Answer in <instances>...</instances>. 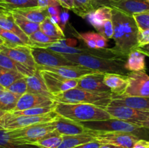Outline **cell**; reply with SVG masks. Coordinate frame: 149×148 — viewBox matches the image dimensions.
I'll list each match as a JSON object with an SVG mask.
<instances>
[{
	"mask_svg": "<svg viewBox=\"0 0 149 148\" xmlns=\"http://www.w3.org/2000/svg\"><path fill=\"white\" fill-rule=\"evenodd\" d=\"M113 39L115 46L112 49L120 56L127 57L138 47V29L133 16L128 15L112 8Z\"/></svg>",
	"mask_w": 149,
	"mask_h": 148,
	"instance_id": "cell-1",
	"label": "cell"
},
{
	"mask_svg": "<svg viewBox=\"0 0 149 148\" xmlns=\"http://www.w3.org/2000/svg\"><path fill=\"white\" fill-rule=\"evenodd\" d=\"M77 65L103 73H116L127 75L130 71L125 68L127 57H106L90 54L63 55Z\"/></svg>",
	"mask_w": 149,
	"mask_h": 148,
	"instance_id": "cell-2",
	"label": "cell"
},
{
	"mask_svg": "<svg viewBox=\"0 0 149 148\" xmlns=\"http://www.w3.org/2000/svg\"><path fill=\"white\" fill-rule=\"evenodd\" d=\"M54 111L61 117L76 122L97 121L111 118L104 108L90 104H71L56 102Z\"/></svg>",
	"mask_w": 149,
	"mask_h": 148,
	"instance_id": "cell-3",
	"label": "cell"
},
{
	"mask_svg": "<svg viewBox=\"0 0 149 148\" xmlns=\"http://www.w3.org/2000/svg\"><path fill=\"white\" fill-rule=\"evenodd\" d=\"M55 100L58 102L71 104H90L106 109L111 102V92L91 91L83 89L76 88L55 94Z\"/></svg>",
	"mask_w": 149,
	"mask_h": 148,
	"instance_id": "cell-4",
	"label": "cell"
},
{
	"mask_svg": "<svg viewBox=\"0 0 149 148\" xmlns=\"http://www.w3.org/2000/svg\"><path fill=\"white\" fill-rule=\"evenodd\" d=\"M86 129L95 131H119L127 132L135 134L141 138V135L144 133L147 129L141 127L135 123H130L125 120L116 118H110L108 120H97V121L79 122Z\"/></svg>",
	"mask_w": 149,
	"mask_h": 148,
	"instance_id": "cell-5",
	"label": "cell"
},
{
	"mask_svg": "<svg viewBox=\"0 0 149 148\" xmlns=\"http://www.w3.org/2000/svg\"><path fill=\"white\" fill-rule=\"evenodd\" d=\"M55 111L42 115H17L12 113H4L0 116V126L5 130H15L31 125L52 122L58 117Z\"/></svg>",
	"mask_w": 149,
	"mask_h": 148,
	"instance_id": "cell-6",
	"label": "cell"
},
{
	"mask_svg": "<svg viewBox=\"0 0 149 148\" xmlns=\"http://www.w3.org/2000/svg\"><path fill=\"white\" fill-rule=\"evenodd\" d=\"M55 130L52 122L31 125L27 127L9 131L15 139L23 145H32L50 132Z\"/></svg>",
	"mask_w": 149,
	"mask_h": 148,
	"instance_id": "cell-7",
	"label": "cell"
},
{
	"mask_svg": "<svg viewBox=\"0 0 149 148\" xmlns=\"http://www.w3.org/2000/svg\"><path fill=\"white\" fill-rule=\"evenodd\" d=\"M90 134L94 137V139L102 145H116L123 148H133L135 144L141 139L135 134L127 132L119 131H95L87 129Z\"/></svg>",
	"mask_w": 149,
	"mask_h": 148,
	"instance_id": "cell-8",
	"label": "cell"
},
{
	"mask_svg": "<svg viewBox=\"0 0 149 148\" xmlns=\"http://www.w3.org/2000/svg\"><path fill=\"white\" fill-rule=\"evenodd\" d=\"M105 110L109 113L111 118L120 119L138 126H140L141 122L149 118V111L138 110L125 105L110 103Z\"/></svg>",
	"mask_w": 149,
	"mask_h": 148,
	"instance_id": "cell-9",
	"label": "cell"
},
{
	"mask_svg": "<svg viewBox=\"0 0 149 148\" xmlns=\"http://www.w3.org/2000/svg\"><path fill=\"white\" fill-rule=\"evenodd\" d=\"M31 53L37 66L61 67L77 65L63 57L62 54L57 53L47 48L31 47Z\"/></svg>",
	"mask_w": 149,
	"mask_h": 148,
	"instance_id": "cell-10",
	"label": "cell"
},
{
	"mask_svg": "<svg viewBox=\"0 0 149 148\" xmlns=\"http://www.w3.org/2000/svg\"><path fill=\"white\" fill-rule=\"evenodd\" d=\"M127 77V86L122 95L149 97V75L146 71H132Z\"/></svg>",
	"mask_w": 149,
	"mask_h": 148,
	"instance_id": "cell-11",
	"label": "cell"
},
{
	"mask_svg": "<svg viewBox=\"0 0 149 148\" xmlns=\"http://www.w3.org/2000/svg\"><path fill=\"white\" fill-rule=\"evenodd\" d=\"M0 52L19 63L29 68L37 69V65L33 57L30 46L7 44L4 43L0 46Z\"/></svg>",
	"mask_w": 149,
	"mask_h": 148,
	"instance_id": "cell-12",
	"label": "cell"
},
{
	"mask_svg": "<svg viewBox=\"0 0 149 148\" xmlns=\"http://www.w3.org/2000/svg\"><path fill=\"white\" fill-rule=\"evenodd\" d=\"M49 92L53 95L77 87L79 79H67L60 75L46 71H40Z\"/></svg>",
	"mask_w": 149,
	"mask_h": 148,
	"instance_id": "cell-13",
	"label": "cell"
},
{
	"mask_svg": "<svg viewBox=\"0 0 149 148\" xmlns=\"http://www.w3.org/2000/svg\"><path fill=\"white\" fill-rule=\"evenodd\" d=\"M37 69L39 71H46L54 73L67 79H79L87 75L98 73V71H93L79 65L61 67L37 66Z\"/></svg>",
	"mask_w": 149,
	"mask_h": 148,
	"instance_id": "cell-14",
	"label": "cell"
},
{
	"mask_svg": "<svg viewBox=\"0 0 149 148\" xmlns=\"http://www.w3.org/2000/svg\"><path fill=\"white\" fill-rule=\"evenodd\" d=\"M55 104H56V101L49 97L27 92L20 97L15 108L12 112L20 111V110H27V109L33 108V107H46V106L53 105Z\"/></svg>",
	"mask_w": 149,
	"mask_h": 148,
	"instance_id": "cell-15",
	"label": "cell"
},
{
	"mask_svg": "<svg viewBox=\"0 0 149 148\" xmlns=\"http://www.w3.org/2000/svg\"><path fill=\"white\" fill-rule=\"evenodd\" d=\"M109 7L131 16L149 11V2L147 0H116L111 3Z\"/></svg>",
	"mask_w": 149,
	"mask_h": 148,
	"instance_id": "cell-16",
	"label": "cell"
},
{
	"mask_svg": "<svg viewBox=\"0 0 149 148\" xmlns=\"http://www.w3.org/2000/svg\"><path fill=\"white\" fill-rule=\"evenodd\" d=\"M105 73H96L87 75L79 78L77 87L91 91L98 92H111V90L103 81Z\"/></svg>",
	"mask_w": 149,
	"mask_h": 148,
	"instance_id": "cell-17",
	"label": "cell"
},
{
	"mask_svg": "<svg viewBox=\"0 0 149 148\" xmlns=\"http://www.w3.org/2000/svg\"><path fill=\"white\" fill-rule=\"evenodd\" d=\"M52 123L55 130L62 135H78L87 132V129L83 126L81 123L60 115Z\"/></svg>",
	"mask_w": 149,
	"mask_h": 148,
	"instance_id": "cell-18",
	"label": "cell"
},
{
	"mask_svg": "<svg viewBox=\"0 0 149 148\" xmlns=\"http://www.w3.org/2000/svg\"><path fill=\"white\" fill-rule=\"evenodd\" d=\"M26 79L28 86L27 92L39 94L55 100V97L48 90L39 69H36L33 75L26 77Z\"/></svg>",
	"mask_w": 149,
	"mask_h": 148,
	"instance_id": "cell-19",
	"label": "cell"
},
{
	"mask_svg": "<svg viewBox=\"0 0 149 148\" xmlns=\"http://www.w3.org/2000/svg\"><path fill=\"white\" fill-rule=\"evenodd\" d=\"M104 84L110 89L113 95H122L126 91L128 84V77L126 75L116 73H105Z\"/></svg>",
	"mask_w": 149,
	"mask_h": 148,
	"instance_id": "cell-20",
	"label": "cell"
},
{
	"mask_svg": "<svg viewBox=\"0 0 149 148\" xmlns=\"http://www.w3.org/2000/svg\"><path fill=\"white\" fill-rule=\"evenodd\" d=\"M111 103L115 104L125 105L138 110L149 111V97H128L125 95H113Z\"/></svg>",
	"mask_w": 149,
	"mask_h": 148,
	"instance_id": "cell-21",
	"label": "cell"
},
{
	"mask_svg": "<svg viewBox=\"0 0 149 148\" xmlns=\"http://www.w3.org/2000/svg\"><path fill=\"white\" fill-rule=\"evenodd\" d=\"M11 12L18 13L19 15L23 16L29 21L39 23V24H41L47 18L50 17L48 12L47 7H40L39 6L34 7H29V8L17 9V10H12Z\"/></svg>",
	"mask_w": 149,
	"mask_h": 148,
	"instance_id": "cell-22",
	"label": "cell"
},
{
	"mask_svg": "<svg viewBox=\"0 0 149 148\" xmlns=\"http://www.w3.org/2000/svg\"><path fill=\"white\" fill-rule=\"evenodd\" d=\"M0 27L15 33L28 46H33L31 41L29 40V36L19 28L10 12L7 14H0Z\"/></svg>",
	"mask_w": 149,
	"mask_h": 148,
	"instance_id": "cell-23",
	"label": "cell"
},
{
	"mask_svg": "<svg viewBox=\"0 0 149 148\" xmlns=\"http://www.w3.org/2000/svg\"><path fill=\"white\" fill-rule=\"evenodd\" d=\"M0 68L17 71L22 73L26 77L33 75L36 71V69L29 68L23 64L13 60L7 55L1 53V52H0Z\"/></svg>",
	"mask_w": 149,
	"mask_h": 148,
	"instance_id": "cell-24",
	"label": "cell"
},
{
	"mask_svg": "<svg viewBox=\"0 0 149 148\" xmlns=\"http://www.w3.org/2000/svg\"><path fill=\"white\" fill-rule=\"evenodd\" d=\"M77 35L90 49H105L108 46V39L99 33L87 32Z\"/></svg>",
	"mask_w": 149,
	"mask_h": 148,
	"instance_id": "cell-25",
	"label": "cell"
},
{
	"mask_svg": "<svg viewBox=\"0 0 149 148\" xmlns=\"http://www.w3.org/2000/svg\"><path fill=\"white\" fill-rule=\"evenodd\" d=\"M95 140L94 137L88 131L78 135H63V141L58 148H74Z\"/></svg>",
	"mask_w": 149,
	"mask_h": 148,
	"instance_id": "cell-26",
	"label": "cell"
},
{
	"mask_svg": "<svg viewBox=\"0 0 149 148\" xmlns=\"http://www.w3.org/2000/svg\"><path fill=\"white\" fill-rule=\"evenodd\" d=\"M127 70L132 71H146V55L138 50H133L127 55L125 64Z\"/></svg>",
	"mask_w": 149,
	"mask_h": 148,
	"instance_id": "cell-27",
	"label": "cell"
},
{
	"mask_svg": "<svg viewBox=\"0 0 149 148\" xmlns=\"http://www.w3.org/2000/svg\"><path fill=\"white\" fill-rule=\"evenodd\" d=\"M112 8L108 6L100 7L89 13L85 17L86 20L93 26H98L106 20H111Z\"/></svg>",
	"mask_w": 149,
	"mask_h": 148,
	"instance_id": "cell-28",
	"label": "cell"
},
{
	"mask_svg": "<svg viewBox=\"0 0 149 148\" xmlns=\"http://www.w3.org/2000/svg\"><path fill=\"white\" fill-rule=\"evenodd\" d=\"M21 96L5 89L0 94V111L10 113L15 108L18 100Z\"/></svg>",
	"mask_w": 149,
	"mask_h": 148,
	"instance_id": "cell-29",
	"label": "cell"
},
{
	"mask_svg": "<svg viewBox=\"0 0 149 148\" xmlns=\"http://www.w3.org/2000/svg\"><path fill=\"white\" fill-rule=\"evenodd\" d=\"M63 141V135L56 130L50 132L32 145L40 148H58Z\"/></svg>",
	"mask_w": 149,
	"mask_h": 148,
	"instance_id": "cell-30",
	"label": "cell"
},
{
	"mask_svg": "<svg viewBox=\"0 0 149 148\" xmlns=\"http://www.w3.org/2000/svg\"><path fill=\"white\" fill-rule=\"evenodd\" d=\"M39 30L53 39H58V40H62L65 39L63 30L61 28V26L52 23L49 17L47 18L45 21L41 23Z\"/></svg>",
	"mask_w": 149,
	"mask_h": 148,
	"instance_id": "cell-31",
	"label": "cell"
},
{
	"mask_svg": "<svg viewBox=\"0 0 149 148\" xmlns=\"http://www.w3.org/2000/svg\"><path fill=\"white\" fill-rule=\"evenodd\" d=\"M10 13L12 14L15 21L19 26V28L28 36H30L31 35L40 29V24H39V23L29 21L27 19L25 18L23 16L20 15L18 13H16L15 12H10Z\"/></svg>",
	"mask_w": 149,
	"mask_h": 148,
	"instance_id": "cell-32",
	"label": "cell"
},
{
	"mask_svg": "<svg viewBox=\"0 0 149 148\" xmlns=\"http://www.w3.org/2000/svg\"><path fill=\"white\" fill-rule=\"evenodd\" d=\"M29 40L32 43L33 46L31 47H41L46 48L49 45L52 44L54 43H56L58 41V39H53L50 36H47L42 30H39L33 33V34L29 36Z\"/></svg>",
	"mask_w": 149,
	"mask_h": 148,
	"instance_id": "cell-33",
	"label": "cell"
},
{
	"mask_svg": "<svg viewBox=\"0 0 149 148\" xmlns=\"http://www.w3.org/2000/svg\"><path fill=\"white\" fill-rule=\"evenodd\" d=\"M25 77V75L17 71L0 68V85L5 89L8 88L17 80Z\"/></svg>",
	"mask_w": 149,
	"mask_h": 148,
	"instance_id": "cell-34",
	"label": "cell"
},
{
	"mask_svg": "<svg viewBox=\"0 0 149 148\" xmlns=\"http://www.w3.org/2000/svg\"><path fill=\"white\" fill-rule=\"evenodd\" d=\"M27 146L15 139L8 130H0V148H26Z\"/></svg>",
	"mask_w": 149,
	"mask_h": 148,
	"instance_id": "cell-35",
	"label": "cell"
},
{
	"mask_svg": "<svg viewBox=\"0 0 149 148\" xmlns=\"http://www.w3.org/2000/svg\"><path fill=\"white\" fill-rule=\"evenodd\" d=\"M74 5L73 12L83 18L95 10L92 0H74Z\"/></svg>",
	"mask_w": 149,
	"mask_h": 148,
	"instance_id": "cell-36",
	"label": "cell"
},
{
	"mask_svg": "<svg viewBox=\"0 0 149 148\" xmlns=\"http://www.w3.org/2000/svg\"><path fill=\"white\" fill-rule=\"evenodd\" d=\"M55 104L50 106H46V107H33V108L27 109V110H20V111H14L11 112V113L15 115H42L47 114V113L54 111Z\"/></svg>",
	"mask_w": 149,
	"mask_h": 148,
	"instance_id": "cell-37",
	"label": "cell"
},
{
	"mask_svg": "<svg viewBox=\"0 0 149 148\" xmlns=\"http://www.w3.org/2000/svg\"><path fill=\"white\" fill-rule=\"evenodd\" d=\"M0 37L5 41L7 44L27 45L17 35L0 27Z\"/></svg>",
	"mask_w": 149,
	"mask_h": 148,
	"instance_id": "cell-38",
	"label": "cell"
},
{
	"mask_svg": "<svg viewBox=\"0 0 149 148\" xmlns=\"http://www.w3.org/2000/svg\"><path fill=\"white\" fill-rule=\"evenodd\" d=\"M95 30L100 34L104 36L106 39H112L113 35V26L112 20H106L103 21L101 24L95 27Z\"/></svg>",
	"mask_w": 149,
	"mask_h": 148,
	"instance_id": "cell-39",
	"label": "cell"
},
{
	"mask_svg": "<svg viewBox=\"0 0 149 148\" xmlns=\"http://www.w3.org/2000/svg\"><path fill=\"white\" fill-rule=\"evenodd\" d=\"M6 89L20 96H22L24 94H26V93H27L28 86L26 77L17 80V81L13 83L12 85H10Z\"/></svg>",
	"mask_w": 149,
	"mask_h": 148,
	"instance_id": "cell-40",
	"label": "cell"
},
{
	"mask_svg": "<svg viewBox=\"0 0 149 148\" xmlns=\"http://www.w3.org/2000/svg\"><path fill=\"white\" fill-rule=\"evenodd\" d=\"M132 16L139 30H149V11L136 13Z\"/></svg>",
	"mask_w": 149,
	"mask_h": 148,
	"instance_id": "cell-41",
	"label": "cell"
},
{
	"mask_svg": "<svg viewBox=\"0 0 149 148\" xmlns=\"http://www.w3.org/2000/svg\"><path fill=\"white\" fill-rule=\"evenodd\" d=\"M138 39L139 46L149 44V30H139Z\"/></svg>",
	"mask_w": 149,
	"mask_h": 148,
	"instance_id": "cell-42",
	"label": "cell"
},
{
	"mask_svg": "<svg viewBox=\"0 0 149 148\" xmlns=\"http://www.w3.org/2000/svg\"><path fill=\"white\" fill-rule=\"evenodd\" d=\"M93 1V5L95 10L103 6H108L109 7L110 4L113 1H116V0H92Z\"/></svg>",
	"mask_w": 149,
	"mask_h": 148,
	"instance_id": "cell-43",
	"label": "cell"
},
{
	"mask_svg": "<svg viewBox=\"0 0 149 148\" xmlns=\"http://www.w3.org/2000/svg\"><path fill=\"white\" fill-rule=\"evenodd\" d=\"M38 5L40 7H48L52 5H60V4L58 0H38Z\"/></svg>",
	"mask_w": 149,
	"mask_h": 148,
	"instance_id": "cell-44",
	"label": "cell"
},
{
	"mask_svg": "<svg viewBox=\"0 0 149 148\" xmlns=\"http://www.w3.org/2000/svg\"><path fill=\"white\" fill-rule=\"evenodd\" d=\"M60 18H61V24H60V26H61V28L63 30L64 28H65V25H66L67 22H68V19H69V14H68L67 11L61 12V14H60Z\"/></svg>",
	"mask_w": 149,
	"mask_h": 148,
	"instance_id": "cell-45",
	"label": "cell"
},
{
	"mask_svg": "<svg viewBox=\"0 0 149 148\" xmlns=\"http://www.w3.org/2000/svg\"><path fill=\"white\" fill-rule=\"evenodd\" d=\"M102 144H100V142H98L97 141L95 140L93 142H88V143L83 144V145H79V146H77L74 148H100Z\"/></svg>",
	"mask_w": 149,
	"mask_h": 148,
	"instance_id": "cell-46",
	"label": "cell"
},
{
	"mask_svg": "<svg viewBox=\"0 0 149 148\" xmlns=\"http://www.w3.org/2000/svg\"><path fill=\"white\" fill-rule=\"evenodd\" d=\"M60 5L67 10H74V0H58Z\"/></svg>",
	"mask_w": 149,
	"mask_h": 148,
	"instance_id": "cell-47",
	"label": "cell"
},
{
	"mask_svg": "<svg viewBox=\"0 0 149 148\" xmlns=\"http://www.w3.org/2000/svg\"><path fill=\"white\" fill-rule=\"evenodd\" d=\"M60 5H52L47 7L48 12L49 16H59L61 14V10L59 8Z\"/></svg>",
	"mask_w": 149,
	"mask_h": 148,
	"instance_id": "cell-48",
	"label": "cell"
},
{
	"mask_svg": "<svg viewBox=\"0 0 149 148\" xmlns=\"http://www.w3.org/2000/svg\"><path fill=\"white\" fill-rule=\"evenodd\" d=\"M133 148H149V141L140 139L135 145Z\"/></svg>",
	"mask_w": 149,
	"mask_h": 148,
	"instance_id": "cell-49",
	"label": "cell"
},
{
	"mask_svg": "<svg viewBox=\"0 0 149 148\" xmlns=\"http://www.w3.org/2000/svg\"><path fill=\"white\" fill-rule=\"evenodd\" d=\"M136 50L139 51L140 52H141V53H143V55H145L146 56L149 57V44H148L142 45V46H139L137 48Z\"/></svg>",
	"mask_w": 149,
	"mask_h": 148,
	"instance_id": "cell-50",
	"label": "cell"
},
{
	"mask_svg": "<svg viewBox=\"0 0 149 148\" xmlns=\"http://www.w3.org/2000/svg\"><path fill=\"white\" fill-rule=\"evenodd\" d=\"M100 148H123L122 147L116 146V145H108V144H104V145H101Z\"/></svg>",
	"mask_w": 149,
	"mask_h": 148,
	"instance_id": "cell-51",
	"label": "cell"
},
{
	"mask_svg": "<svg viewBox=\"0 0 149 148\" xmlns=\"http://www.w3.org/2000/svg\"><path fill=\"white\" fill-rule=\"evenodd\" d=\"M140 126L143 128H145V129H147L149 130V118L147 119L145 121H143L140 123Z\"/></svg>",
	"mask_w": 149,
	"mask_h": 148,
	"instance_id": "cell-52",
	"label": "cell"
},
{
	"mask_svg": "<svg viewBox=\"0 0 149 148\" xmlns=\"http://www.w3.org/2000/svg\"><path fill=\"white\" fill-rule=\"evenodd\" d=\"M4 43H5V41H4L2 38L0 37V46H1V45L4 44Z\"/></svg>",
	"mask_w": 149,
	"mask_h": 148,
	"instance_id": "cell-53",
	"label": "cell"
},
{
	"mask_svg": "<svg viewBox=\"0 0 149 148\" xmlns=\"http://www.w3.org/2000/svg\"><path fill=\"white\" fill-rule=\"evenodd\" d=\"M5 89H6L5 88H4V87H3L2 86L0 85V94H1V93L2 92V91H4Z\"/></svg>",
	"mask_w": 149,
	"mask_h": 148,
	"instance_id": "cell-54",
	"label": "cell"
},
{
	"mask_svg": "<svg viewBox=\"0 0 149 148\" xmlns=\"http://www.w3.org/2000/svg\"><path fill=\"white\" fill-rule=\"evenodd\" d=\"M3 113H4V112H1V111H0V116H1V115H2V114H3Z\"/></svg>",
	"mask_w": 149,
	"mask_h": 148,
	"instance_id": "cell-55",
	"label": "cell"
},
{
	"mask_svg": "<svg viewBox=\"0 0 149 148\" xmlns=\"http://www.w3.org/2000/svg\"><path fill=\"white\" fill-rule=\"evenodd\" d=\"M2 129H4V128H3L2 126H0V130H2Z\"/></svg>",
	"mask_w": 149,
	"mask_h": 148,
	"instance_id": "cell-56",
	"label": "cell"
},
{
	"mask_svg": "<svg viewBox=\"0 0 149 148\" xmlns=\"http://www.w3.org/2000/svg\"><path fill=\"white\" fill-rule=\"evenodd\" d=\"M147 1H148V2H149V0H147Z\"/></svg>",
	"mask_w": 149,
	"mask_h": 148,
	"instance_id": "cell-57",
	"label": "cell"
}]
</instances>
